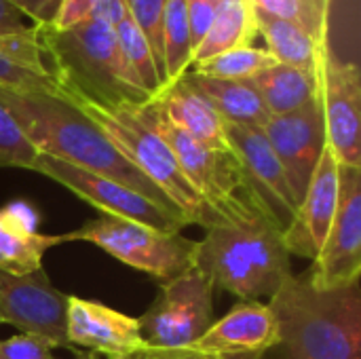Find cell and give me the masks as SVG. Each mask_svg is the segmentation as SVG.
Wrapping results in <instances>:
<instances>
[{
  "label": "cell",
  "instance_id": "cell-24",
  "mask_svg": "<svg viewBox=\"0 0 361 359\" xmlns=\"http://www.w3.org/2000/svg\"><path fill=\"white\" fill-rule=\"evenodd\" d=\"M192 63V42L186 19V0H167L163 17V68L165 87L188 72Z\"/></svg>",
  "mask_w": 361,
  "mask_h": 359
},
{
  "label": "cell",
  "instance_id": "cell-32",
  "mask_svg": "<svg viewBox=\"0 0 361 359\" xmlns=\"http://www.w3.org/2000/svg\"><path fill=\"white\" fill-rule=\"evenodd\" d=\"M53 347L34 336L17 334L0 341V359H57ZM74 359H97L93 353H78Z\"/></svg>",
  "mask_w": 361,
  "mask_h": 359
},
{
  "label": "cell",
  "instance_id": "cell-12",
  "mask_svg": "<svg viewBox=\"0 0 361 359\" xmlns=\"http://www.w3.org/2000/svg\"><path fill=\"white\" fill-rule=\"evenodd\" d=\"M307 275L317 288H338L351 281H360L361 167L341 165L336 214Z\"/></svg>",
  "mask_w": 361,
  "mask_h": 359
},
{
  "label": "cell",
  "instance_id": "cell-8",
  "mask_svg": "<svg viewBox=\"0 0 361 359\" xmlns=\"http://www.w3.org/2000/svg\"><path fill=\"white\" fill-rule=\"evenodd\" d=\"M214 284L195 264L167 284L137 320L148 347H190L214 324Z\"/></svg>",
  "mask_w": 361,
  "mask_h": 359
},
{
  "label": "cell",
  "instance_id": "cell-33",
  "mask_svg": "<svg viewBox=\"0 0 361 359\" xmlns=\"http://www.w3.org/2000/svg\"><path fill=\"white\" fill-rule=\"evenodd\" d=\"M218 2L216 0H186V19H188V32L192 42V53L209 32L214 17H216Z\"/></svg>",
  "mask_w": 361,
  "mask_h": 359
},
{
  "label": "cell",
  "instance_id": "cell-20",
  "mask_svg": "<svg viewBox=\"0 0 361 359\" xmlns=\"http://www.w3.org/2000/svg\"><path fill=\"white\" fill-rule=\"evenodd\" d=\"M247 83L258 91L271 116L294 112L315 99L319 93L317 70L311 72L279 61L267 66Z\"/></svg>",
  "mask_w": 361,
  "mask_h": 359
},
{
  "label": "cell",
  "instance_id": "cell-26",
  "mask_svg": "<svg viewBox=\"0 0 361 359\" xmlns=\"http://www.w3.org/2000/svg\"><path fill=\"white\" fill-rule=\"evenodd\" d=\"M114 32H116V38H118L125 59L129 61L131 70L135 72V76L142 83V87L146 89V93L150 97L159 95L163 91L165 83H163V76L154 61L152 49H150L148 40L144 38V34L140 32V28L131 21V17H127L118 25H114Z\"/></svg>",
  "mask_w": 361,
  "mask_h": 359
},
{
  "label": "cell",
  "instance_id": "cell-18",
  "mask_svg": "<svg viewBox=\"0 0 361 359\" xmlns=\"http://www.w3.org/2000/svg\"><path fill=\"white\" fill-rule=\"evenodd\" d=\"M152 99L163 110L167 121L176 125L180 131L201 142L203 146H209L216 150H228L222 116L188 83L178 78Z\"/></svg>",
  "mask_w": 361,
  "mask_h": 359
},
{
  "label": "cell",
  "instance_id": "cell-23",
  "mask_svg": "<svg viewBox=\"0 0 361 359\" xmlns=\"http://www.w3.org/2000/svg\"><path fill=\"white\" fill-rule=\"evenodd\" d=\"M61 243H66L63 235H42L0 218V271L8 275H32L42 271L44 254Z\"/></svg>",
  "mask_w": 361,
  "mask_h": 359
},
{
  "label": "cell",
  "instance_id": "cell-25",
  "mask_svg": "<svg viewBox=\"0 0 361 359\" xmlns=\"http://www.w3.org/2000/svg\"><path fill=\"white\" fill-rule=\"evenodd\" d=\"M252 4L269 15L294 21L317 44L330 38L332 0H252Z\"/></svg>",
  "mask_w": 361,
  "mask_h": 359
},
{
  "label": "cell",
  "instance_id": "cell-11",
  "mask_svg": "<svg viewBox=\"0 0 361 359\" xmlns=\"http://www.w3.org/2000/svg\"><path fill=\"white\" fill-rule=\"evenodd\" d=\"M68 294L59 292L42 271L8 275L0 271V317L21 334L44 341L53 349L76 351L66 336Z\"/></svg>",
  "mask_w": 361,
  "mask_h": 359
},
{
  "label": "cell",
  "instance_id": "cell-21",
  "mask_svg": "<svg viewBox=\"0 0 361 359\" xmlns=\"http://www.w3.org/2000/svg\"><path fill=\"white\" fill-rule=\"evenodd\" d=\"M258 36L256 28V15H254V4L252 0H228V2H218L214 23L197 51L192 53V63L197 66L205 59H212L220 53L239 49V47H250L254 38Z\"/></svg>",
  "mask_w": 361,
  "mask_h": 359
},
{
  "label": "cell",
  "instance_id": "cell-7",
  "mask_svg": "<svg viewBox=\"0 0 361 359\" xmlns=\"http://www.w3.org/2000/svg\"><path fill=\"white\" fill-rule=\"evenodd\" d=\"M66 241H87L118 262L167 284L197 262V241L182 233H163L140 222L99 214L80 229L63 233Z\"/></svg>",
  "mask_w": 361,
  "mask_h": 359
},
{
  "label": "cell",
  "instance_id": "cell-37",
  "mask_svg": "<svg viewBox=\"0 0 361 359\" xmlns=\"http://www.w3.org/2000/svg\"><path fill=\"white\" fill-rule=\"evenodd\" d=\"M216 2H228V0H216Z\"/></svg>",
  "mask_w": 361,
  "mask_h": 359
},
{
  "label": "cell",
  "instance_id": "cell-3",
  "mask_svg": "<svg viewBox=\"0 0 361 359\" xmlns=\"http://www.w3.org/2000/svg\"><path fill=\"white\" fill-rule=\"evenodd\" d=\"M267 305L290 359H361L360 281L317 288L290 273Z\"/></svg>",
  "mask_w": 361,
  "mask_h": 359
},
{
  "label": "cell",
  "instance_id": "cell-2",
  "mask_svg": "<svg viewBox=\"0 0 361 359\" xmlns=\"http://www.w3.org/2000/svg\"><path fill=\"white\" fill-rule=\"evenodd\" d=\"M47 72L63 97H80L106 108H140L146 93L125 59L116 32L99 19H87L66 30L38 28Z\"/></svg>",
  "mask_w": 361,
  "mask_h": 359
},
{
  "label": "cell",
  "instance_id": "cell-30",
  "mask_svg": "<svg viewBox=\"0 0 361 359\" xmlns=\"http://www.w3.org/2000/svg\"><path fill=\"white\" fill-rule=\"evenodd\" d=\"M36 157V148L25 140L11 114L0 104V167H19L32 171Z\"/></svg>",
  "mask_w": 361,
  "mask_h": 359
},
{
  "label": "cell",
  "instance_id": "cell-5",
  "mask_svg": "<svg viewBox=\"0 0 361 359\" xmlns=\"http://www.w3.org/2000/svg\"><path fill=\"white\" fill-rule=\"evenodd\" d=\"M89 116L121 154L137 167L188 220V224L212 226L218 216L201 201L182 174V167L165 138L140 114L137 108H106L80 97H66Z\"/></svg>",
  "mask_w": 361,
  "mask_h": 359
},
{
  "label": "cell",
  "instance_id": "cell-4",
  "mask_svg": "<svg viewBox=\"0 0 361 359\" xmlns=\"http://www.w3.org/2000/svg\"><path fill=\"white\" fill-rule=\"evenodd\" d=\"M214 284L241 303H260L292 273L283 229L262 209L220 220L197 241L195 262Z\"/></svg>",
  "mask_w": 361,
  "mask_h": 359
},
{
  "label": "cell",
  "instance_id": "cell-17",
  "mask_svg": "<svg viewBox=\"0 0 361 359\" xmlns=\"http://www.w3.org/2000/svg\"><path fill=\"white\" fill-rule=\"evenodd\" d=\"M279 345V328L267 303H239L190 347L222 359H260Z\"/></svg>",
  "mask_w": 361,
  "mask_h": 359
},
{
  "label": "cell",
  "instance_id": "cell-15",
  "mask_svg": "<svg viewBox=\"0 0 361 359\" xmlns=\"http://www.w3.org/2000/svg\"><path fill=\"white\" fill-rule=\"evenodd\" d=\"M338 161L332 152V148L326 144L313 176L309 180V186L298 203V209L290 222V226L283 231V241L290 252V256L315 260L324 239L330 231V224L336 214L338 203Z\"/></svg>",
  "mask_w": 361,
  "mask_h": 359
},
{
  "label": "cell",
  "instance_id": "cell-31",
  "mask_svg": "<svg viewBox=\"0 0 361 359\" xmlns=\"http://www.w3.org/2000/svg\"><path fill=\"white\" fill-rule=\"evenodd\" d=\"M0 87L17 89V91H44V93H59V87L53 78L36 74L6 57L0 55Z\"/></svg>",
  "mask_w": 361,
  "mask_h": 359
},
{
  "label": "cell",
  "instance_id": "cell-1",
  "mask_svg": "<svg viewBox=\"0 0 361 359\" xmlns=\"http://www.w3.org/2000/svg\"><path fill=\"white\" fill-rule=\"evenodd\" d=\"M0 104L38 154H49L78 169L110 178L144 195L159 207L180 214L176 205L121 154L106 133L63 95L0 87Z\"/></svg>",
  "mask_w": 361,
  "mask_h": 359
},
{
  "label": "cell",
  "instance_id": "cell-35",
  "mask_svg": "<svg viewBox=\"0 0 361 359\" xmlns=\"http://www.w3.org/2000/svg\"><path fill=\"white\" fill-rule=\"evenodd\" d=\"M38 25L23 15L19 8H15L8 0H0V36H13V34H32Z\"/></svg>",
  "mask_w": 361,
  "mask_h": 359
},
{
  "label": "cell",
  "instance_id": "cell-6",
  "mask_svg": "<svg viewBox=\"0 0 361 359\" xmlns=\"http://www.w3.org/2000/svg\"><path fill=\"white\" fill-rule=\"evenodd\" d=\"M137 110L165 138L182 167L184 178L201 201L218 216V220H231L260 209L252 201L243 171L231 150H216L192 140L167 121L154 99Z\"/></svg>",
  "mask_w": 361,
  "mask_h": 359
},
{
  "label": "cell",
  "instance_id": "cell-19",
  "mask_svg": "<svg viewBox=\"0 0 361 359\" xmlns=\"http://www.w3.org/2000/svg\"><path fill=\"white\" fill-rule=\"evenodd\" d=\"M195 91H199L222 116L224 123L262 127L269 121V110L258 91L247 80H224L197 74L188 70L180 76Z\"/></svg>",
  "mask_w": 361,
  "mask_h": 359
},
{
  "label": "cell",
  "instance_id": "cell-9",
  "mask_svg": "<svg viewBox=\"0 0 361 359\" xmlns=\"http://www.w3.org/2000/svg\"><path fill=\"white\" fill-rule=\"evenodd\" d=\"M319 102L326 142L338 165L361 167V74L355 61H345L326 38L317 53Z\"/></svg>",
  "mask_w": 361,
  "mask_h": 359
},
{
  "label": "cell",
  "instance_id": "cell-22",
  "mask_svg": "<svg viewBox=\"0 0 361 359\" xmlns=\"http://www.w3.org/2000/svg\"><path fill=\"white\" fill-rule=\"evenodd\" d=\"M256 15V28L258 34L267 40V51L275 57L279 63L296 66L302 70H317V53L319 44L294 21L269 15L254 6Z\"/></svg>",
  "mask_w": 361,
  "mask_h": 359
},
{
  "label": "cell",
  "instance_id": "cell-27",
  "mask_svg": "<svg viewBox=\"0 0 361 359\" xmlns=\"http://www.w3.org/2000/svg\"><path fill=\"white\" fill-rule=\"evenodd\" d=\"M271 63H275V57L267 49H258L250 44V47H239V49L220 53L212 59L190 66L188 70L203 74V76H212V78L250 80L254 74H258Z\"/></svg>",
  "mask_w": 361,
  "mask_h": 359
},
{
  "label": "cell",
  "instance_id": "cell-34",
  "mask_svg": "<svg viewBox=\"0 0 361 359\" xmlns=\"http://www.w3.org/2000/svg\"><path fill=\"white\" fill-rule=\"evenodd\" d=\"M8 2L15 8H19L23 15H27L40 28L55 25L57 15L63 4V0H8Z\"/></svg>",
  "mask_w": 361,
  "mask_h": 359
},
{
  "label": "cell",
  "instance_id": "cell-38",
  "mask_svg": "<svg viewBox=\"0 0 361 359\" xmlns=\"http://www.w3.org/2000/svg\"><path fill=\"white\" fill-rule=\"evenodd\" d=\"M0 324H2V317H0Z\"/></svg>",
  "mask_w": 361,
  "mask_h": 359
},
{
  "label": "cell",
  "instance_id": "cell-14",
  "mask_svg": "<svg viewBox=\"0 0 361 359\" xmlns=\"http://www.w3.org/2000/svg\"><path fill=\"white\" fill-rule=\"evenodd\" d=\"M260 129L275 150L288 176V182L300 201L309 186L313 169L328 144L319 93L315 99L294 112L269 116V121Z\"/></svg>",
  "mask_w": 361,
  "mask_h": 359
},
{
  "label": "cell",
  "instance_id": "cell-29",
  "mask_svg": "<svg viewBox=\"0 0 361 359\" xmlns=\"http://www.w3.org/2000/svg\"><path fill=\"white\" fill-rule=\"evenodd\" d=\"M167 0H125L131 21L140 28L144 38L148 40L159 72L165 83V68H163V17H165ZM165 89V87H163Z\"/></svg>",
  "mask_w": 361,
  "mask_h": 359
},
{
  "label": "cell",
  "instance_id": "cell-36",
  "mask_svg": "<svg viewBox=\"0 0 361 359\" xmlns=\"http://www.w3.org/2000/svg\"><path fill=\"white\" fill-rule=\"evenodd\" d=\"M121 359H222L209 353L195 351L192 347H140L137 351Z\"/></svg>",
  "mask_w": 361,
  "mask_h": 359
},
{
  "label": "cell",
  "instance_id": "cell-16",
  "mask_svg": "<svg viewBox=\"0 0 361 359\" xmlns=\"http://www.w3.org/2000/svg\"><path fill=\"white\" fill-rule=\"evenodd\" d=\"M66 336L74 349L108 359H121L144 347L135 317L76 296L68 298Z\"/></svg>",
  "mask_w": 361,
  "mask_h": 359
},
{
  "label": "cell",
  "instance_id": "cell-10",
  "mask_svg": "<svg viewBox=\"0 0 361 359\" xmlns=\"http://www.w3.org/2000/svg\"><path fill=\"white\" fill-rule=\"evenodd\" d=\"M32 171L61 184L82 201L91 203L95 209H99L106 216L127 218L133 222H140L144 226L163 231V233H180L184 226H190L186 218L180 214H173L169 209L159 207L144 195L91 171L78 169L70 163H63L49 154H38Z\"/></svg>",
  "mask_w": 361,
  "mask_h": 359
},
{
  "label": "cell",
  "instance_id": "cell-28",
  "mask_svg": "<svg viewBox=\"0 0 361 359\" xmlns=\"http://www.w3.org/2000/svg\"><path fill=\"white\" fill-rule=\"evenodd\" d=\"M127 17L129 11L125 6V0H63L53 28L66 30L87 19H99L114 28Z\"/></svg>",
  "mask_w": 361,
  "mask_h": 359
},
{
  "label": "cell",
  "instance_id": "cell-13",
  "mask_svg": "<svg viewBox=\"0 0 361 359\" xmlns=\"http://www.w3.org/2000/svg\"><path fill=\"white\" fill-rule=\"evenodd\" d=\"M224 138L243 171L252 201L286 231L300 201L262 129L224 123Z\"/></svg>",
  "mask_w": 361,
  "mask_h": 359
}]
</instances>
